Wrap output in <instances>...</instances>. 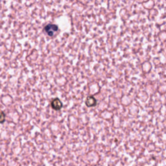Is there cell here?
I'll return each instance as SVG.
<instances>
[{
  "label": "cell",
  "instance_id": "cell-1",
  "mask_svg": "<svg viewBox=\"0 0 166 166\" xmlns=\"http://www.w3.org/2000/svg\"><path fill=\"white\" fill-rule=\"evenodd\" d=\"M59 29L58 26L55 24H48L44 27V31L46 33L49 37L53 36L55 32L57 31Z\"/></svg>",
  "mask_w": 166,
  "mask_h": 166
},
{
  "label": "cell",
  "instance_id": "cell-2",
  "mask_svg": "<svg viewBox=\"0 0 166 166\" xmlns=\"http://www.w3.org/2000/svg\"><path fill=\"white\" fill-rule=\"evenodd\" d=\"M51 107L55 111L61 110L63 107L62 102L59 98H55L51 102Z\"/></svg>",
  "mask_w": 166,
  "mask_h": 166
},
{
  "label": "cell",
  "instance_id": "cell-3",
  "mask_svg": "<svg viewBox=\"0 0 166 166\" xmlns=\"http://www.w3.org/2000/svg\"><path fill=\"white\" fill-rule=\"evenodd\" d=\"M85 104L86 105V107L88 108L94 107L97 105V99L93 96V95H89V96H88L86 97Z\"/></svg>",
  "mask_w": 166,
  "mask_h": 166
},
{
  "label": "cell",
  "instance_id": "cell-4",
  "mask_svg": "<svg viewBox=\"0 0 166 166\" xmlns=\"http://www.w3.org/2000/svg\"><path fill=\"white\" fill-rule=\"evenodd\" d=\"M5 119H6V116L5 112L0 110V124H2V123H4L5 121Z\"/></svg>",
  "mask_w": 166,
  "mask_h": 166
}]
</instances>
